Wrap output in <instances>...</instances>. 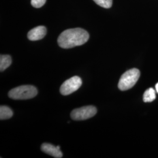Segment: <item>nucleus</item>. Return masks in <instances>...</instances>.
<instances>
[{
	"label": "nucleus",
	"instance_id": "nucleus-1",
	"mask_svg": "<svg viewBox=\"0 0 158 158\" xmlns=\"http://www.w3.org/2000/svg\"><path fill=\"white\" fill-rule=\"evenodd\" d=\"M89 34L83 29H69L64 31L57 39L58 45L63 49H70L85 44Z\"/></svg>",
	"mask_w": 158,
	"mask_h": 158
},
{
	"label": "nucleus",
	"instance_id": "nucleus-2",
	"mask_svg": "<svg viewBox=\"0 0 158 158\" xmlns=\"http://www.w3.org/2000/svg\"><path fill=\"white\" fill-rule=\"evenodd\" d=\"M38 90L31 85H23L12 89L8 93L10 98L14 100H27L37 95Z\"/></svg>",
	"mask_w": 158,
	"mask_h": 158
},
{
	"label": "nucleus",
	"instance_id": "nucleus-3",
	"mask_svg": "<svg viewBox=\"0 0 158 158\" xmlns=\"http://www.w3.org/2000/svg\"><path fill=\"white\" fill-rule=\"evenodd\" d=\"M140 72L137 69H131L123 74L119 79L118 87L121 91L131 89L135 85L139 78Z\"/></svg>",
	"mask_w": 158,
	"mask_h": 158
},
{
	"label": "nucleus",
	"instance_id": "nucleus-4",
	"mask_svg": "<svg viewBox=\"0 0 158 158\" xmlns=\"http://www.w3.org/2000/svg\"><path fill=\"white\" fill-rule=\"evenodd\" d=\"M97 112V108L94 106H88L74 109L72 111L70 116L73 120L81 121L94 117Z\"/></svg>",
	"mask_w": 158,
	"mask_h": 158
},
{
	"label": "nucleus",
	"instance_id": "nucleus-5",
	"mask_svg": "<svg viewBox=\"0 0 158 158\" xmlns=\"http://www.w3.org/2000/svg\"><path fill=\"white\" fill-rule=\"evenodd\" d=\"M81 85V79L79 76H73L63 83L60 88V93L63 96H68L77 90Z\"/></svg>",
	"mask_w": 158,
	"mask_h": 158
},
{
	"label": "nucleus",
	"instance_id": "nucleus-6",
	"mask_svg": "<svg viewBox=\"0 0 158 158\" xmlns=\"http://www.w3.org/2000/svg\"><path fill=\"white\" fill-rule=\"evenodd\" d=\"M47 30L44 26H38L31 29L28 33V38L30 40L36 41L43 39L45 36Z\"/></svg>",
	"mask_w": 158,
	"mask_h": 158
},
{
	"label": "nucleus",
	"instance_id": "nucleus-7",
	"mask_svg": "<svg viewBox=\"0 0 158 158\" xmlns=\"http://www.w3.org/2000/svg\"><path fill=\"white\" fill-rule=\"evenodd\" d=\"M40 149L42 152L50 155L54 158H62L63 153L60 150L59 146L55 147L50 143H44L41 145Z\"/></svg>",
	"mask_w": 158,
	"mask_h": 158
},
{
	"label": "nucleus",
	"instance_id": "nucleus-8",
	"mask_svg": "<svg viewBox=\"0 0 158 158\" xmlns=\"http://www.w3.org/2000/svg\"><path fill=\"white\" fill-rule=\"evenodd\" d=\"M12 63L11 57L7 55H1L0 56V70L4 71Z\"/></svg>",
	"mask_w": 158,
	"mask_h": 158
},
{
	"label": "nucleus",
	"instance_id": "nucleus-9",
	"mask_svg": "<svg viewBox=\"0 0 158 158\" xmlns=\"http://www.w3.org/2000/svg\"><path fill=\"white\" fill-rule=\"evenodd\" d=\"M12 115H13V112L10 108L5 106H1L0 107L1 120L10 118L12 117Z\"/></svg>",
	"mask_w": 158,
	"mask_h": 158
},
{
	"label": "nucleus",
	"instance_id": "nucleus-10",
	"mask_svg": "<svg viewBox=\"0 0 158 158\" xmlns=\"http://www.w3.org/2000/svg\"><path fill=\"white\" fill-rule=\"evenodd\" d=\"M156 98V91L153 88H149L143 94V102H152Z\"/></svg>",
	"mask_w": 158,
	"mask_h": 158
},
{
	"label": "nucleus",
	"instance_id": "nucleus-11",
	"mask_svg": "<svg viewBox=\"0 0 158 158\" xmlns=\"http://www.w3.org/2000/svg\"><path fill=\"white\" fill-rule=\"evenodd\" d=\"M97 5L104 8H110L113 4V0H93Z\"/></svg>",
	"mask_w": 158,
	"mask_h": 158
},
{
	"label": "nucleus",
	"instance_id": "nucleus-12",
	"mask_svg": "<svg viewBox=\"0 0 158 158\" xmlns=\"http://www.w3.org/2000/svg\"><path fill=\"white\" fill-rule=\"evenodd\" d=\"M46 0H31V5L36 8L42 7L45 4Z\"/></svg>",
	"mask_w": 158,
	"mask_h": 158
},
{
	"label": "nucleus",
	"instance_id": "nucleus-13",
	"mask_svg": "<svg viewBox=\"0 0 158 158\" xmlns=\"http://www.w3.org/2000/svg\"><path fill=\"white\" fill-rule=\"evenodd\" d=\"M155 88H156V92L158 93V83L156 85H155Z\"/></svg>",
	"mask_w": 158,
	"mask_h": 158
}]
</instances>
